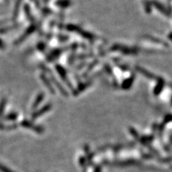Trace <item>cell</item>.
I'll use <instances>...</instances> for the list:
<instances>
[{"label":"cell","instance_id":"30bf717a","mask_svg":"<svg viewBox=\"0 0 172 172\" xmlns=\"http://www.w3.org/2000/svg\"><path fill=\"white\" fill-rule=\"evenodd\" d=\"M24 12H25V15L28 21L31 22L32 23H35V19L32 15L31 9H30V5L28 4H25V6H24Z\"/></svg>","mask_w":172,"mask_h":172},{"label":"cell","instance_id":"277c9868","mask_svg":"<svg viewBox=\"0 0 172 172\" xmlns=\"http://www.w3.org/2000/svg\"><path fill=\"white\" fill-rule=\"evenodd\" d=\"M40 79L43 82V84L44 85V86L47 88V90L50 91V93L52 95L55 94V90H54L53 86H52V83L50 80V79L48 78L47 76V75L44 73H42L40 76Z\"/></svg>","mask_w":172,"mask_h":172},{"label":"cell","instance_id":"8992f818","mask_svg":"<svg viewBox=\"0 0 172 172\" xmlns=\"http://www.w3.org/2000/svg\"><path fill=\"white\" fill-rule=\"evenodd\" d=\"M52 108V105L51 103H47L46 105H44V106H42L41 108L39 109V110L35 111L33 114H32V119H35L38 118V117L42 116V115L44 114V113L48 112V111H50L51 110V108Z\"/></svg>","mask_w":172,"mask_h":172},{"label":"cell","instance_id":"4fadbf2b","mask_svg":"<svg viewBox=\"0 0 172 172\" xmlns=\"http://www.w3.org/2000/svg\"><path fill=\"white\" fill-rule=\"evenodd\" d=\"M7 103V97H3L0 100V117L2 116V115L3 114L4 111H5V108Z\"/></svg>","mask_w":172,"mask_h":172},{"label":"cell","instance_id":"3957f363","mask_svg":"<svg viewBox=\"0 0 172 172\" xmlns=\"http://www.w3.org/2000/svg\"><path fill=\"white\" fill-rule=\"evenodd\" d=\"M54 68H55L56 71L58 72V73L59 74V75L60 78H61L62 81L65 82V83L68 86V88H72L71 82H70V80H69V79L68 78V76H67V71L60 64H56L55 65H54Z\"/></svg>","mask_w":172,"mask_h":172},{"label":"cell","instance_id":"7402d4cb","mask_svg":"<svg viewBox=\"0 0 172 172\" xmlns=\"http://www.w3.org/2000/svg\"><path fill=\"white\" fill-rule=\"evenodd\" d=\"M49 1H50V0H44V3H47Z\"/></svg>","mask_w":172,"mask_h":172},{"label":"cell","instance_id":"5bb4252c","mask_svg":"<svg viewBox=\"0 0 172 172\" xmlns=\"http://www.w3.org/2000/svg\"><path fill=\"white\" fill-rule=\"evenodd\" d=\"M18 118V114L17 113L12 112V113H10L9 114H7V116L5 117V120L7 121H15Z\"/></svg>","mask_w":172,"mask_h":172},{"label":"cell","instance_id":"7a4b0ae2","mask_svg":"<svg viewBox=\"0 0 172 172\" xmlns=\"http://www.w3.org/2000/svg\"><path fill=\"white\" fill-rule=\"evenodd\" d=\"M68 49H69V47H61V48H55V49H53L52 51H50L49 53L47 54L46 56V60L47 62H54L56 60H58V58H60V55L63 53L64 51H65Z\"/></svg>","mask_w":172,"mask_h":172},{"label":"cell","instance_id":"44dd1931","mask_svg":"<svg viewBox=\"0 0 172 172\" xmlns=\"http://www.w3.org/2000/svg\"><path fill=\"white\" fill-rule=\"evenodd\" d=\"M5 44L4 43V42L2 40L1 38H0V49H5Z\"/></svg>","mask_w":172,"mask_h":172},{"label":"cell","instance_id":"2e32d148","mask_svg":"<svg viewBox=\"0 0 172 172\" xmlns=\"http://www.w3.org/2000/svg\"><path fill=\"white\" fill-rule=\"evenodd\" d=\"M37 49L39 50L40 52H44L47 50V44L44 42H40L39 43L37 44Z\"/></svg>","mask_w":172,"mask_h":172},{"label":"cell","instance_id":"d6986e66","mask_svg":"<svg viewBox=\"0 0 172 172\" xmlns=\"http://www.w3.org/2000/svg\"><path fill=\"white\" fill-rule=\"evenodd\" d=\"M10 21H12V19H5L0 20V26H4L6 24L9 23Z\"/></svg>","mask_w":172,"mask_h":172},{"label":"cell","instance_id":"ffe728a7","mask_svg":"<svg viewBox=\"0 0 172 172\" xmlns=\"http://www.w3.org/2000/svg\"><path fill=\"white\" fill-rule=\"evenodd\" d=\"M30 1H31L32 2H33L34 5H36V7H37V8H40V4L39 1H38V0H30Z\"/></svg>","mask_w":172,"mask_h":172},{"label":"cell","instance_id":"7c38bea8","mask_svg":"<svg viewBox=\"0 0 172 172\" xmlns=\"http://www.w3.org/2000/svg\"><path fill=\"white\" fill-rule=\"evenodd\" d=\"M44 94L43 93H40L39 94L37 95V97H36L35 100H34L33 104H32V109L34 110L37 108L38 106H40V104L42 102V100H44Z\"/></svg>","mask_w":172,"mask_h":172},{"label":"cell","instance_id":"9c48e42d","mask_svg":"<svg viewBox=\"0 0 172 172\" xmlns=\"http://www.w3.org/2000/svg\"><path fill=\"white\" fill-rule=\"evenodd\" d=\"M21 25H22L21 23H15V24H13V25H12L1 27L0 28V34H4L8 33V32L13 31V30L19 28L20 27H21Z\"/></svg>","mask_w":172,"mask_h":172},{"label":"cell","instance_id":"9a60e30c","mask_svg":"<svg viewBox=\"0 0 172 172\" xmlns=\"http://www.w3.org/2000/svg\"><path fill=\"white\" fill-rule=\"evenodd\" d=\"M39 68L41 69L42 71H43V73H44V74L50 75L51 73H52V72L51 71V70H50V69L48 68L47 66H46V65H44L43 63L40 64Z\"/></svg>","mask_w":172,"mask_h":172},{"label":"cell","instance_id":"6da1fadb","mask_svg":"<svg viewBox=\"0 0 172 172\" xmlns=\"http://www.w3.org/2000/svg\"><path fill=\"white\" fill-rule=\"evenodd\" d=\"M39 29V27H38L36 23H32L29 27H28L27 29L25 30V31L23 32V34H22L20 37L15 40V45H17V44H21L22 42H23L25 40L27 39L28 37H30L31 34Z\"/></svg>","mask_w":172,"mask_h":172},{"label":"cell","instance_id":"52a82bcc","mask_svg":"<svg viewBox=\"0 0 172 172\" xmlns=\"http://www.w3.org/2000/svg\"><path fill=\"white\" fill-rule=\"evenodd\" d=\"M21 125H22V126L25 127V128H30V129H32V130L37 131V133H42V131H43V128H42L41 126L34 125L32 122H30V121H27V120L22 121L21 123Z\"/></svg>","mask_w":172,"mask_h":172},{"label":"cell","instance_id":"ba28073f","mask_svg":"<svg viewBox=\"0 0 172 172\" xmlns=\"http://www.w3.org/2000/svg\"><path fill=\"white\" fill-rule=\"evenodd\" d=\"M22 1H23V0H17V1H16V2L15 4V7H14V9H13L12 17L11 18L12 21L15 22L17 19L18 16H19V10H20V7H21Z\"/></svg>","mask_w":172,"mask_h":172},{"label":"cell","instance_id":"ac0fdd59","mask_svg":"<svg viewBox=\"0 0 172 172\" xmlns=\"http://www.w3.org/2000/svg\"><path fill=\"white\" fill-rule=\"evenodd\" d=\"M42 13L43 14L44 16H47V15L52 14V10L50 9L49 7H43L42 9Z\"/></svg>","mask_w":172,"mask_h":172},{"label":"cell","instance_id":"e0dca14e","mask_svg":"<svg viewBox=\"0 0 172 172\" xmlns=\"http://www.w3.org/2000/svg\"><path fill=\"white\" fill-rule=\"evenodd\" d=\"M57 38H58V41L60 42H65L68 40L69 37L67 35H64V34H58V36H57Z\"/></svg>","mask_w":172,"mask_h":172},{"label":"cell","instance_id":"5b68a950","mask_svg":"<svg viewBox=\"0 0 172 172\" xmlns=\"http://www.w3.org/2000/svg\"><path fill=\"white\" fill-rule=\"evenodd\" d=\"M50 75V80H51L52 83H53L54 85V86H56V88L58 89V90L60 91V93H61L62 96L68 97V91H67L66 89L62 86V84L60 83V82L58 81V80H57L55 77L54 76L53 73H51L50 75Z\"/></svg>","mask_w":172,"mask_h":172},{"label":"cell","instance_id":"8fae6325","mask_svg":"<svg viewBox=\"0 0 172 172\" xmlns=\"http://www.w3.org/2000/svg\"><path fill=\"white\" fill-rule=\"evenodd\" d=\"M54 5L60 9H66L71 6L72 2L71 0H57Z\"/></svg>","mask_w":172,"mask_h":172}]
</instances>
